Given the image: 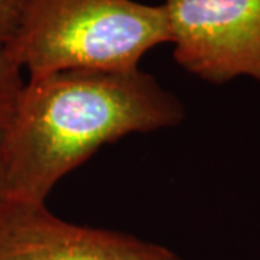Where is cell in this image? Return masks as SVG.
Returning a JSON list of instances; mask_svg holds the SVG:
<instances>
[{
	"label": "cell",
	"instance_id": "1",
	"mask_svg": "<svg viewBox=\"0 0 260 260\" xmlns=\"http://www.w3.org/2000/svg\"><path fill=\"white\" fill-rule=\"evenodd\" d=\"M182 103L142 70H71L29 78L2 130L6 198L45 204L103 145L178 126Z\"/></svg>",
	"mask_w": 260,
	"mask_h": 260
},
{
	"label": "cell",
	"instance_id": "2",
	"mask_svg": "<svg viewBox=\"0 0 260 260\" xmlns=\"http://www.w3.org/2000/svg\"><path fill=\"white\" fill-rule=\"evenodd\" d=\"M171 44L164 5L138 0H26L8 45L29 78L71 70L130 73Z\"/></svg>",
	"mask_w": 260,
	"mask_h": 260
},
{
	"label": "cell",
	"instance_id": "3",
	"mask_svg": "<svg viewBox=\"0 0 260 260\" xmlns=\"http://www.w3.org/2000/svg\"><path fill=\"white\" fill-rule=\"evenodd\" d=\"M174 59L205 83L260 84V0H164Z\"/></svg>",
	"mask_w": 260,
	"mask_h": 260
},
{
	"label": "cell",
	"instance_id": "4",
	"mask_svg": "<svg viewBox=\"0 0 260 260\" xmlns=\"http://www.w3.org/2000/svg\"><path fill=\"white\" fill-rule=\"evenodd\" d=\"M0 260H182L135 236L70 223L45 204L0 201Z\"/></svg>",
	"mask_w": 260,
	"mask_h": 260
},
{
	"label": "cell",
	"instance_id": "5",
	"mask_svg": "<svg viewBox=\"0 0 260 260\" xmlns=\"http://www.w3.org/2000/svg\"><path fill=\"white\" fill-rule=\"evenodd\" d=\"M23 70L6 47H0V130L9 123L25 85Z\"/></svg>",
	"mask_w": 260,
	"mask_h": 260
},
{
	"label": "cell",
	"instance_id": "6",
	"mask_svg": "<svg viewBox=\"0 0 260 260\" xmlns=\"http://www.w3.org/2000/svg\"><path fill=\"white\" fill-rule=\"evenodd\" d=\"M26 0H0V47H8L18 32Z\"/></svg>",
	"mask_w": 260,
	"mask_h": 260
},
{
	"label": "cell",
	"instance_id": "7",
	"mask_svg": "<svg viewBox=\"0 0 260 260\" xmlns=\"http://www.w3.org/2000/svg\"><path fill=\"white\" fill-rule=\"evenodd\" d=\"M6 200V179H5V167L2 156V130H0V201Z\"/></svg>",
	"mask_w": 260,
	"mask_h": 260
}]
</instances>
